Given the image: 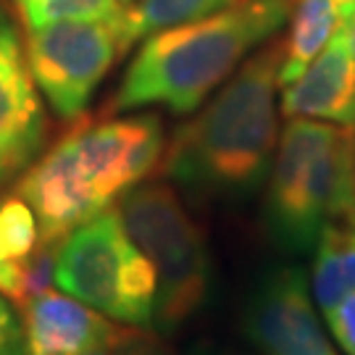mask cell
<instances>
[{
    "label": "cell",
    "instance_id": "cell-1",
    "mask_svg": "<svg viewBox=\"0 0 355 355\" xmlns=\"http://www.w3.org/2000/svg\"><path fill=\"white\" fill-rule=\"evenodd\" d=\"M284 42H271L232 74L200 114L174 132L161 171L205 198H245L277 153V89Z\"/></svg>",
    "mask_w": 355,
    "mask_h": 355
},
{
    "label": "cell",
    "instance_id": "cell-2",
    "mask_svg": "<svg viewBox=\"0 0 355 355\" xmlns=\"http://www.w3.org/2000/svg\"><path fill=\"white\" fill-rule=\"evenodd\" d=\"M292 0H240L198 21L158 29L124 71L111 98V111L164 105L171 114H192L221 87L248 53L279 32Z\"/></svg>",
    "mask_w": 355,
    "mask_h": 355
},
{
    "label": "cell",
    "instance_id": "cell-3",
    "mask_svg": "<svg viewBox=\"0 0 355 355\" xmlns=\"http://www.w3.org/2000/svg\"><path fill=\"white\" fill-rule=\"evenodd\" d=\"M353 211L355 127L290 119L268 168V234L287 253H308L321 229Z\"/></svg>",
    "mask_w": 355,
    "mask_h": 355
},
{
    "label": "cell",
    "instance_id": "cell-4",
    "mask_svg": "<svg viewBox=\"0 0 355 355\" xmlns=\"http://www.w3.org/2000/svg\"><path fill=\"white\" fill-rule=\"evenodd\" d=\"M119 216L158 279L153 324L164 331L179 329L203 308L211 292V255L203 229L174 187L164 182H140L124 192Z\"/></svg>",
    "mask_w": 355,
    "mask_h": 355
},
{
    "label": "cell",
    "instance_id": "cell-5",
    "mask_svg": "<svg viewBox=\"0 0 355 355\" xmlns=\"http://www.w3.org/2000/svg\"><path fill=\"white\" fill-rule=\"evenodd\" d=\"M55 284L69 297L135 329L155 321L158 279L119 211L105 208L61 240Z\"/></svg>",
    "mask_w": 355,
    "mask_h": 355
},
{
    "label": "cell",
    "instance_id": "cell-6",
    "mask_svg": "<svg viewBox=\"0 0 355 355\" xmlns=\"http://www.w3.org/2000/svg\"><path fill=\"white\" fill-rule=\"evenodd\" d=\"M132 48L127 13L114 21H55L26 29V64L53 114L79 121L105 74Z\"/></svg>",
    "mask_w": 355,
    "mask_h": 355
},
{
    "label": "cell",
    "instance_id": "cell-7",
    "mask_svg": "<svg viewBox=\"0 0 355 355\" xmlns=\"http://www.w3.org/2000/svg\"><path fill=\"white\" fill-rule=\"evenodd\" d=\"M245 324L248 337L263 355H340L297 266H277L261 277Z\"/></svg>",
    "mask_w": 355,
    "mask_h": 355
},
{
    "label": "cell",
    "instance_id": "cell-8",
    "mask_svg": "<svg viewBox=\"0 0 355 355\" xmlns=\"http://www.w3.org/2000/svg\"><path fill=\"white\" fill-rule=\"evenodd\" d=\"M45 137L48 119L26 64L24 40L0 0V184L37 158Z\"/></svg>",
    "mask_w": 355,
    "mask_h": 355
},
{
    "label": "cell",
    "instance_id": "cell-9",
    "mask_svg": "<svg viewBox=\"0 0 355 355\" xmlns=\"http://www.w3.org/2000/svg\"><path fill=\"white\" fill-rule=\"evenodd\" d=\"M279 103L287 119L355 127V48L347 19L340 21L316 58L282 87Z\"/></svg>",
    "mask_w": 355,
    "mask_h": 355
},
{
    "label": "cell",
    "instance_id": "cell-10",
    "mask_svg": "<svg viewBox=\"0 0 355 355\" xmlns=\"http://www.w3.org/2000/svg\"><path fill=\"white\" fill-rule=\"evenodd\" d=\"M29 355H85L127 343L137 331L121 329L95 308L48 290L21 308Z\"/></svg>",
    "mask_w": 355,
    "mask_h": 355
},
{
    "label": "cell",
    "instance_id": "cell-11",
    "mask_svg": "<svg viewBox=\"0 0 355 355\" xmlns=\"http://www.w3.org/2000/svg\"><path fill=\"white\" fill-rule=\"evenodd\" d=\"M343 21L337 0H295L290 37L284 40V55L279 69V89L290 85L329 42Z\"/></svg>",
    "mask_w": 355,
    "mask_h": 355
},
{
    "label": "cell",
    "instance_id": "cell-12",
    "mask_svg": "<svg viewBox=\"0 0 355 355\" xmlns=\"http://www.w3.org/2000/svg\"><path fill=\"white\" fill-rule=\"evenodd\" d=\"M234 3L240 0H135L127 8L129 40L137 42L158 29L214 16Z\"/></svg>",
    "mask_w": 355,
    "mask_h": 355
},
{
    "label": "cell",
    "instance_id": "cell-13",
    "mask_svg": "<svg viewBox=\"0 0 355 355\" xmlns=\"http://www.w3.org/2000/svg\"><path fill=\"white\" fill-rule=\"evenodd\" d=\"M316 261H313V297L327 321L347 297V282L343 271V253H340V221H331L321 229L316 240Z\"/></svg>",
    "mask_w": 355,
    "mask_h": 355
},
{
    "label": "cell",
    "instance_id": "cell-14",
    "mask_svg": "<svg viewBox=\"0 0 355 355\" xmlns=\"http://www.w3.org/2000/svg\"><path fill=\"white\" fill-rule=\"evenodd\" d=\"M26 29L55 21H114L127 8L119 0H13Z\"/></svg>",
    "mask_w": 355,
    "mask_h": 355
},
{
    "label": "cell",
    "instance_id": "cell-15",
    "mask_svg": "<svg viewBox=\"0 0 355 355\" xmlns=\"http://www.w3.org/2000/svg\"><path fill=\"white\" fill-rule=\"evenodd\" d=\"M37 242L40 229L32 208L19 195L3 198L0 200V263L26 258Z\"/></svg>",
    "mask_w": 355,
    "mask_h": 355
},
{
    "label": "cell",
    "instance_id": "cell-16",
    "mask_svg": "<svg viewBox=\"0 0 355 355\" xmlns=\"http://www.w3.org/2000/svg\"><path fill=\"white\" fill-rule=\"evenodd\" d=\"M61 240H40L35 250L21 258L19 263V290L13 295V303L24 308L29 300L51 290L55 284V263H58Z\"/></svg>",
    "mask_w": 355,
    "mask_h": 355
},
{
    "label": "cell",
    "instance_id": "cell-17",
    "mask_svg": "<svg viewBox=\"0 0 355 355\" xmlns=\"http://www.w3.org/2000/svg\"><path fill=\"white\" fill-rule=\"evenodd\" d=\"M329 334L337 340L345 355H355V292H347L343 305L327 318Z\"/></svg>",
    "mask_w": 355,
    "mask_h": 355
},
{
    "label": "cell",
    "instance_id": "cell-18",
    "mask_svg": "<svg viewBox=\"0 0 355 355\" xmlns=\"http://www.w3.org/2000/svg\"><path fill=\"white\" fill-rule=\"evenodd\" d=\"M340 253L347 292H355V211L340 221Z\"/></svg>",
    "mask_w": 355,
    "mask_h": 355
},
{
    "label": "cell",
    "instance_id": "cell-19",
    "mask_svg": "<svg viewBox=\"0 0 355 355\" xmlns=\"http://www.w3.org/2000/svg\"><path fill=\"white\" fill-rule=\"evenodd\" d=\"M16 331H19V324H16V318H13L8 303L0 297V347L8 343Z\"/></svg>",
    "mask_w": 355,
    "mask_h": 355
},
{
    "label": "cell",
    "instance_id": "cell-20",
    "mask_svg": "<svg viewBox=\"0 0 355 355\" xmlns=\"http://www.w3.org/2000/svg\"><path fill=\"white\" fill-rule=\"evenodd\" d=\"M142 340V334L137 331L132 340L127 343H119V345H111V347H103V350H92V353H85V355H135L137 350V343Z\"/></svg>",
    "mask_w": 355,
    "mask_h": 355
},
{
    "label": "cell",
    "instance_id": "cell-21",
    "mask_svg": "<svg viewBox=\"0 0 355 355\" xmlns=\"http://www.w3.org/2000/svg\"><path fill=\"white\" fill-rule=\"evenodd\" d=\"M135 355H166V350L158 343H153V340H145V337H142L140 343H137Z\"/></svg>",
    "mask_w": 355,
    "mask_h": 355
},
{
    "label": "cell",
    "instance_id": "cell-22",
    "mask_svg": "<svg viewBox=\"0 0 355 355\" xmlns=\"http://www.w3.org/2000/svg\"><path fill=\"white\" fill-rule=\"evenodd\" d=\"M337 6H340V13H343V19H347V16L355 11V0H337Z\"/></svg>",
    "mask_w": 355,
    "mask_h": 355
},
{
    "label": "cell",
    "instance_id": "cell-23",
    "mask_svg": "<svg viewBox=\"0 0 355 355\" xmlns=\"http://www.w3.org/2000/svg\"><path fill=\"white\" fill-rule=\"evenodd\" d=\"M347 26H350V37H353V48H355V11L347 16Z\"/></svg>",
    "mask_w": 355,
    "mask_h": 355
},
{
    "label": "cell",
    "instance_id": "cell-24",
    "mask_svg": "<svg viewBox=\"0 0 355 355\" xmlns=\"http://www.w3.org/2000/svg\"><path fill=\"white\" fill-rule=\"evenodd\" d=\"M190 355H216V353H211V350H192Z\"/></svg>",
    "mask_w": 355,
    "mask_h": 355
},
{
    "label": "cell",
    "instance_id": "cell-25",
    "mask_svg": "<svg viewBox=\"0 0 355 355\" xmlns=\"http://www.w3.org/2000/svg\"><path fill=\"white\" fill-rule=\"evenodd\" d=\"M119 3H121V6H124V8H129V6H132V3H135V0H119Z\"/></svg>",
    "mask_w": 355,
    "mask_h": 355
}]
</instances>
